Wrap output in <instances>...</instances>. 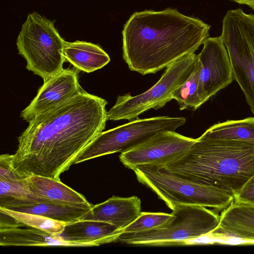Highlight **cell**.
Here are the masks:
<instances>
[{
    "label": "cell",
    "instance_id": "11",
    "mask_svg": "<svg viewBox=\"0 0 254 254\" xmlns=\"http://www.w3.org/2000/svg\"><path fill=\"white\" fill-rule=\"evenodd\" d=\"M203 45L197 55L200 64L198 94L202 104L234 80L230 58L221 37H208Z\"/></svg>",
    "mask_w": 254,
    "mask_h": 254
},
{
    "label": "cell",
    "instance_id": "1",
    "mask_svg": "<svg viewBox=\"0 0 254 254\" xmlns=\"http://www.w3.org/2000/svg\"><path fill=\"white\" fill-rule=\"evenodd\" d=\"M107 104L82 90L30 120L11 155L14 171L24 179L36 175L61 181L60 175L105 128Z\"/></svg>",
    "mask_w": 254,
    "mask_h": 254
},
{
    "label": "cell",
    "instance_id": "16",
    "mask_svg": "<svg viewBox=\"0 0 254 254\" xmlns=\"http://www.w3.org/2000/svg\"><path fill=\"white\" fill-rule=\"evenodd\" d=\"M122 233V230L109 223L79 220L66 224L60 235L66 241L77 243H93L99 246L116 242Z\"/></svg>",
    "mask_w": 254,
    "mask_h": 254
},
{
    "label": "cell",
    "instance_id": "13",
    "mask_svg": "<svg viewBox=\"0 0 254 254\" xmlns=\"http://www.w3.org/2000/svg\"><path fill=\"white\" fill-rule=\"evenodd\" d=\"M141 200L137 196L122 197L113 195L105 201L93 205L80 220L109 223L122 230L141 213Z\"/></svg>",
    "mask_w": 254,
    "mask_h": 254
},
{
    "label": "cell",
    "instance_id": "2",
    "mask_svg": "<svg viewBox=\"0 0 254 254\" xmlns=\"http://www.w3.org/2000/svg\"><path fill=\"white\" fill-rule=\"evenodd\" d=\"M210 28L176 8L135 12L124 26V60L131 71L155 73L194 53L208 38Z\"/></svg>",
    "mask_w": 254,
    "mask_h": 254
},
{
    "label": "cell",
    "instance_id": "12",
    "mask_svg": "<svg viewBox=\"0 0 254 254\" xmlns=\"http://www.w3.org/2000/svg\"><path fill=\"white\" fill-rule=\"evenodd\" d=\"M82 90L75 70L64 69L44 81L36 96L21 112L20 117L28 122L37 116L77 95Z\"/></svg>",
    "mask_w": 254,
    "mask_h": 254
},
{
    "label": "cell",
    "instance_id": "25",
    "mask_svg": "<svg viewBox=\"0 0 254 254\" xmlns=\"http://www.w3.org/2000/svg\"><path fill=\"white\" fill-rule=\"evenodd\" d=\"M234 200L237 202L254 205V176L234 197Z\"/></svg>",
    "mask_w": 254,
    "mask_h": 254
},
{
    "label": "cell",
    "instance_id": "14",
    "mask_svg": "<svg viewBox=\"0 0 254 254\" xmlns=\"http://www.w3.org/2000/svg\"><path fill=\"white\" fill-rule=\"evenodd\" d=\"M19 224L0 226L1 246L36 247H94L93 243H77L64 240L59 235H55L39 229L22 228Z\"/></svg>",
    "mask_w": 254,
    "mask_h": 254
},
{
    "label": "cell",
    "instance_id": "26",
    "mask_svg": "<svg viewBox=\"0 0 254 254\" xmlns=\"http://www.w3.org/2000/svg\"><path fill=\"white\" fill-rule=\"evenodd\" d=\"M241 4H246L254 9V0H230Z\"/></svg>",
    "mask_w": 254,
    "mask_h": 254
},
{
    "label": "cell",
    "instance_id": "4",
    "mask_svg": "<svg viewBox=\"0 0 254 254\" xmlns=\"http://www.w3.org/2000/svg\"><path fill=\"white\" fill-rule=\"evenodd\" d=\"M164 224L142 232L122 233L116 242L151 246L185 245L187 241L210 234L218 226L220 216L205 207L181 204Z\"/></svg>",
    "mask_w": 254,
    "mask_h": 254
},
{
    "label": "cell",
    "instance_id": "9",
    "mask_svg": "<svg viewBox=\"0 0 254 254\" xmlns=\"http://www.w3.org/2000/svg\"><path fill=\"white\" fill-rule=\"evenodd\" d=\"M196 59L194 53L186 55L169 65L160 79L145 92L134 96H119L107 112V121L134 120L148 110L164 107L172 100L174 91L190 75Z\"/></svg>",
    "mask_w": 254,
    "mask_h": 254
},
{
    "label": "cell",
    "instance_id": "3",
    "mask_svg": "<svg viewBox=\"0 0 254 254\" xmlns=\"http://www.w3.org/2000/svg\"><path fill=\"white\" fill-rule=\"evenodd\" d=\"M196 139L182 156L159 168L234 198L254 176V145L202 135Z\"/></svg>",
    "mask_w": 254,
    "mask_h": 254
},
{
    "label": "cell",
    "instance_id": "15",
    "mask_svg": "<svg viewBox=\"0 0 254 254\" xmlns=\"http://www.w3.org/2000/svg\"><path fill=\"white\" fill-rule=\"evenodd\" d=\"M219 216L218 227L208 235L254 241V205L233 201Z\"/></svg>",
    "mask_w": 254,
    "mask_h": 254
},
{
    "label": "cell",
    "instance_id": "5",
    "mask_svg": "<svg viewBox=\"0 0 254 254\" xmlns=\"http://www.w3.org/2000/svg\"><path fill=\"white\" fill-rule=\"evenodd\" d=\"M52 21L36 12L28 15L16 41L19 52L26 61V68L46 80L60 73L65 62V41Z\"/></svg>",
    "mask_w": 254,
    "mask_h": 254
},
{
    "label": "cell",
    "instance_id": "17",
    "mask_svg": "<svg viewBox=\"0 0 254 254\" xmlns=\"http://www.w3.org/2000/svg\"><path fill=\"white\" fill-rule=\"evenodd\" d=\"M63 54L65 61L87 73L102 68L110 61L109 56L99 45L85 41H65Z\"/></svg>",
    "mask_w": 254,
    "mask_h": 254
},
{
    "label": "cell",
    "instance_id": "10",
    "mask_svg": "<svg viewBox=\"0 0 254 254\" xmlns=\"http://www.w3.org/2000/svg\"><path fill=\"white\" fill-rule=\"evenodd\" d=\"M196 140L175 131H163L134 148L121 153L119 159L126 167L131 170L141 165L163 166L182 156Z\"/></svg>",
    "mask_w": 254,
    "mask_h": 254
},
{
    "label": "cell",
    "instance_id": "7",
    "mask_svg": "<svg viewBox=\"0 0 254 254\" xmlns=\"http://www.w3.org/2000/svg\"><path fill=\"white\" fill-rule=\"evenodd\" d=\"M220 37L230 58L233 79L254 115V14L241 8L228 10Z\"/></svg>",
    "mask_w": 254,
    "mask_h": 254
},
{
    "label": "cell",
    "instance_id": "21",
    "mask_svg": "<svg viewBox=\"0 0 254 254\" xmlns=\"http://www.w3.org/2000/svg\"><path fill=\"white\" fill-rule=\"evenodd\" d=\"M200 64L197 59L190 75L172 95L178 102L180 110L190 108L196 110L202 104L198 94Z\"/></svg>",
    "mask_w": 254,
    "mask_h": 254
},
{
    "label": "cell",
    "instance_id": "19",
    "mask_svg": "<svg viewBox=\"0 0 254 254\" xmlns=\"http://www.w3.org/2000/svg\"><path fill=\"white\" fill-rule=\"evenodd\" d=\"M25 182L32 193L49 201L68 204L90 203L83 195L61 181L34 175L26 178Z\"/></svg>",
    "mask_w": 254,
    "mask_h": 254
},
{
    "label": "cell",
    "instance_id": "8",
    "mask_svg": "<svg viewBox=\"0 0 254 254\" xmlns=\"http://www.w3.org/2000/svg\"><path fill=\"white\" fill-rule=\"evenodd\" d=\"M186 122L184 117L159 116L136 118L101 132L81 151L74 164L114 153L126 152L161 131H175Z\"/></svg>",
    "mask_w": 254,
    "mask_h": 254
},
{
    "label": "cell",
    "instance_id": "18",
    "mask_svg": "<svg viewBox=\"0 0 254 254\" xmlns=\"http://www.w3.org/2000/svg\"><path fill=\"white\" fill-rule=\"evenodd\" d=\"M92 206L90 203L68 204L49 202L13 205L5 208L40 215L68 224L80 220L90 210Z\"/></svg>",
    "mask_w": 254,
    "mask_h": 254
},
{
    "label": "cell",
    "instance_id": "6",
    "mask_svg": "<svg viewBox=\"0 0 254 254\" xmlns=\"http://www.w3.org/2000/svg\"><path fill=\"white\" fill-rule=\"evenodd\" d=\"M132 170L138 182L150 189L172 210L181 204L221 210L234 201V196L225 191L182 179L157 165H141Z\"/></svg>",
    "mask_w": 254,
    "mask_h": 254
},
{
    "label": "cell",
    "instance_id": "24",
    "mask_svg": "<svg viewBox=\"0 0 254 254\" xmlns=\"http://www.w3.org/2000/svg\"><path fill=\"white\" fill-rule=\"evenodd\" d=\"M24 179L13 169L11 166V155L7 154L1 155L0 156V179L12 181Z\"/></svg>",
    "mask_w": 254,
    "mask_h": 254
},
{
    "label": "cell",
    "instance_id": "22",
    "mask_svg": "<svg viewBox=\"0 0 254 254\" xmlns=\"http://www.w3.org/2000/svg\"><path fill=\"white\" fill-rule=\"evenodd\" d=\"M0 212L11 217L22 227L33 228L55 235H60L66 224L40 215L14 211L1 207Z\"/></svg>",
    "mask_w": 254,
    "mask_h": 254
},
{
    "label": "cell",
    "instance_id": "20",
    "mask_svg": "<svg viewBox=\"0 0 254 254\" xmlns=\"http://www.w3.org/2000/svg\"><path fill=\"white\" fill-rule=\"evenodd\" d=\"M201 135L207 138L236 140L254 145V117L228 120L214 124Z\"/></svg>",
    "mask_w": 254,
    "mask_h": 254
},
{
    "label": "cell",
    "instance_id": "23",
    "mask_svg": "<svg viewBox=\"0 0 254 254\" xmlns=\"http://www.w3.org/2000/svg\"><path fill=\"white\" fill-rule=\"evenodd\" d=\"M173 214L162 212H141L131 223L122 230L123 233H131L152 229L166 223Z\"/></svg>",
    "mask_w": 254,
    "mask_h": 254
}]
</instances>
